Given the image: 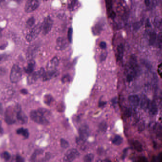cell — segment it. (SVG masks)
I'll list each match as a JSON object with an SVG mask.
<instances>
[{
    "mask_svg": "<svg viewBox=\"0 0 162 162\" xmlns=\"http://www.w3.org/2000/svg\"><path fill=\"white\" fill-rule=\"evenodd\" d=\"M30 117L33 121L39 124L47 125L49 123L46 116H44L38 110L32 111L30 113Z\"/></svg>",
    "mask_w": 162,
    "mask_h": 162,
    "instance_id": "obj_1",
    "label": "cell"
},
{
    "mask_svg": "<svg viewBox=\"0 0 162 162\" xmlns=\"http://www.w3.org/2000/svg\"><path fill=\"white\" fill-rule=\"evenodd\" d=\"M22 75V70L17 65H14L12 67L10 76V81L12 83H17L19 82Z\"/></svg>",
    "mask_w": 162,
    "mask_h": 162,
    "instance_id": "obj_2",
    "label": "cell"
},
{
    "mask_svg": "<svg viewBox=\"0 0 162 162\" xmlns=\"http://www.w3.org/2000/svg\"><path fill=\"white\" fill-rule=\"evenodd\" d=\"M42 31V24L39 23L35 26L26 36V40L30 42L34 40Z\"/></svg>",
    "mask_w": 162,
    "mask_h": 162,
    "instance_id": "obj_3",
    "label": "cell"
},
{
    "mask_svg": "<svg viewBox=\"0 0 162 162\" xmlns=\"http://www.w3.org/2000/svg\"><path fill=\"white\" fill-rule=\"evenodd\" d=\"M80 156L79 151L75 148L69 149L64 157V162H73Z\"/></svg>",
    "mask_w": 162,
    "mask_h": 162,
    "instance_id": "obj_4",
    "label": "cell"
},
{
    "mask_svg": "<svg viewBox=\"0 0 162 162\" xmlns=\"http://www.w3.org/2000/svg\"><path fill=\"white\" fill-rule=\"evenodd\" d=\"M15 117L18 121L22 124H25L28 121V117L22 111L19 105H17L14 108Z\"/></svg>",
    "mask_w": 162,
    "mask_h": 162,
    "instance_id": "obj_5",
    "label": "cell"
},
{
    "mask_svg": "<svg viewBox=\"0 0 162 162\" xmlns=\"http://www.w3.org/2000/svg\"><path fill=\"white\" fill-rule=\"evenodd\" d=\"M53 25V21L50 16L46 17L42 24V32L43 35L47 34L51 30Z\"/></svg>",
    "mask_w": 162,
    "mask_h": 162,
    "instance_id": "obj_6",
    "label": "cell"
},
{
    "mask_svg": "<svg viewBox=\"0 0 162 162\" xmlns=\"http://www.w3.org/2000/svg\"><path fill=\"white\" fill-rule=\"evenodd\" d=\"M39 5V0H28L25 4V11L27 13H31L35 11Z\"/></svg>",
    "mask_w": 162,
    "mask_h": 162,
    "instance_id": "obj_7",
    "label": "cell"
},
{
    "mask_svg": "<svg viewBox=\"0 0 162 162\" xmlns=\"http://www.w3.org/2000/svg\"><path fill=\"white\" fill-rule=\"evenodd\" d=\"M14 114V109H12L11 108H8L6 109L4 114V119L6 123L9 125H11L15 123Z\"/></svg>",
    "mask_w": 162,
    "mask_h": 162,
    "instance_id": "obj_8",
    "label": "cell"
},
{
    "mask_svg": "<svg viewBox=\"0 0 162 162\" xmlns=\"http://www.w3.org/2000/svg\"><path fill=\"white\" fill-rule=\"evenodd\" d=\"M45 71L44 68H42L39 71L32 73L30 74L29 76L28 77V83L32 84L33 82L36 81L40 78H42L43 75L45 73Z\"/></svg>",
    "mask_w": 162,
    "mask_h": 162,
    "instance_id": "obj_9",
    "label": "cell"
},
{
    "mask_svg": "<svg viewBox=\"0 0 162 162\" xmlns=\"http://www.w3.org/2000/svg\"><path fill=\"white\" fill-rule=\"evenodd\" d=\"M67 46V42L66 39L64 38L59 37L56 40L55 48L57 51H62L66 49Z\"/></svg>",
    "mask_w": 162,
    "mask_h": 162,
    "instance_id": "obj_10",
    "label": "cell"
},
{
    "mask_svg": "<svg viewBox=\"0 0 162 162\" xmlns=\"http://www.w3.org/2000/svg\"><path fill=\"white\" fill-rule=\"evenodd\" d=\"M80 139L83 141H85L89 135V129L86 125L81 126L79 129Z\"/></svg>",
    "mask_w": 162,
    "mask_h": 162,
    "instance_id": "obj_11",
    "label": "cell"
},
{
    "mask_svg": "<svg viewBox=\"0 0 162 162\" xmlns=\"http://www.w3.org/2000/svg\"><path fill=\"white\" fill-rule=\"evenodd\" d=\"M59 63V58L57 56L53 57L47 64V70H56Z\"/></svg>",
    "mask_w": 162,
    "mask_h": 162,
    "instance_id": "obj_12",
    "label": "cell"
},
{
    "mask_svg": "<svg viewBox=\"0 0 162 162\" xmlns=\"http://www.w3.org/2000/svg\"><path fill=\"white\" fill-rule=\"evenodd\" d=\"M58 74V72L56 70H48L46 72L42 79L43 81H47L52 79Z\"/></svg>",
    "mask_w": 162,
    "mask_h": 162,
    "instance_id": "obj_13",
    "label": "cell"
},
{
    "mask_svg": "<svg viewBox=\"0 0 162 162\" xmlns=\"http://www.w3.org/2000/svg\"><path fill=\"white\" fill-rule=\"evenodd\" d=\"M128 101L132 107L136 108L139 104L140 99L138 95H132L128 97Z\"/></svg>",
    "mask_w": 162,
    "mask_h": 162,
    "instance_id": "obj_14",
    "label": "cell"
},
{
    "mask_svg": "<svg viewBox=\"0 0 162 162\" xmlns=\"http://www.w3.org/2000/svg\"><path fill=\"white\" fill-rule=\"evenodd\" d=\"M141 108L144 110H146L148 108L149 101L147 97L145 95H143L139 101Z\"/></svg>",
    "mask_w": 162,
    "mask_h": 162,
    "instance_id": "obj_15",
    "label": "cell"
},
{
    "mask_svg": "<svg viewBox=\"0 0 162 162\" xmlns=\"http://www.w3.org/2000/svg\"><path fill=\"white\" fill-rule=\"evenodd\" d=\"M106 5L107 9V11L109 14L110 17L113 19L115 17V13L112 10V0H105Z\"/></svg>",
    "mask_w": 162,
    "mask_h": 162,
    "instance_id": "obj_16",
    "label": "cell"
},
{
    "mask_svg": "<svg viewBox=\"0 0 162 162\" xmlns=\"http://www.w3.org/2000/svg\"><path fill=\"white\" fill-rule=\"evenodd\" d=\"M35 67V62L33 59L30 60L27 66L25 68V71L28 74H31L33 73V71Z\"/></svg>",
    "mask_w": 162,
    "mask_h": 162,
    "instance_id": "obj_17",
    "label": "cell"
},
{
    "mask_svg": "<svg viewBox=\"0 0 162 162\" xmlns=\"http://www.w3.org/2000/svg\"><path fill=\"white\" fill-rule=\"evenodd\" d=\"M38 50V47L35 45L30 46L28 50L27 53V57L30 60H32V58L34 56L36 52Z\"/></svg>",
    "mask_w": 162,
    "mask_h": 162,
    "instance_id": "obj_18",
    "label": "cell"
},
{
    "mask_svg": "<svg viewBox=\"0 0 162 162\" xmlns=\"http://www.w3.org/2000/svg\"><path fill=\"white\" fill-rule=\"evenodd\" d=\"M150 112L153 115H156L158 112V109L156 102L154 101H150L148 108Z\"/></svg>",
    "mask_w": 162,
    "mask_h": 162,
    "instance_id": "obj_19",
    "label": "cell"
},
{
    "mask_svg": "<svg viewBox=\"0 0 162 162\" xmlns=\"http://www.w3.org/2000/svg\"><path fill=\"white\" fill-rule=\"evenodd\" d=\"M17 133L19 135H21L23 136L26 139H28L29 137V133L27 129H25L23 128H20L17 130Z\"/></svg>",
    "mask_w": 162,
    "mask_h": 162,
    "instance_id": "obj_20",
    "label": "cell"
},
{
    "mask_svg": "<svg viewBox=\"0 0 162 162\" xmlns=\"http://www.w3.org/2000/svg\"><path fill=\"white\" fill-rule=\"evenodd\" d=\"M43 101L46 105L50 106L53 103L54 100L53 97L50 94H46L44 97Z\"/></svg>",
    "mask_w": 162,
    "mask_h": 162,
    "instance_id": "obj_21",
    "label": "cell"
},
{
    "mask_svg": "<svg viewBox=\"0 0 162 162\" xmlns=\"http://www.w3.org/2000/svg\"><path fill=\"white\" fill-rule=\"evenodd\" d=\"M124 46L122 44H120L117 47V54L118 58L119 60H121L122 58L124 55Z\"/></svg>",
    "mask_w": 162,
    "mask_h": 162,
    "instance_id": "obj_22",
    "label": "cell"
},
{
    "mask_svg": "<svg viewBox=\"0 0 162 162\" xmlns=\"http://www.w3.org/2000/svg\"><path fill=\"white\" fill-rule=\"evenodd\" d=\"M133 145L135 149L139 152H141L143 151V147L141 143L138 140H135L133 142Z\"/></svg>",
    "mask_w": 162,
    "mask_h": 162,
    "instance_id": "obj_23",
    "label": "cell"
},
{
    "mask_svg": "<svg viewBox=\"0 0 162 162\" xmlns=\"http://www.w3.org/2000/svg\"><path fill=\"white\" fill-rule=\"evenodd\" d=\"M123 142V139L119 136L117 135L115 136L113 139L112 143L117 145H119L121 144Z\"/></svg>",
    "mask_w": 162,
    "mask_h": 162,
    "instance_id": "obj_24",
    "label": "cell"
},
{
    "mask_svg": "<svg viewBox=\"0 0 162 162\" xmlns=\"http://www.w3.org/2000/svg\"><path fill=\"white\" fill-rule=\"evenodd\" d=\"M94 157V155L93 154H88L84 156V162H93Z\"/></svg>",
    "mask_w": 162,
    "mask_h": 162,
    "instance_id": "obj_25",
    "label": "cell"
},
{
    "mask_svg": "<svg viewBox=\"0 0 162 162\" xmlns=\"http://www.w3.org/2000/svg\"><path fill=\"white\" fill-rule=\"evenodd\" d=\"M99 130L102 132H106L107 129V123L105 122H101L99 126Z\"/></svg>",
    "mask_w": 162,
    "mask_h": 162,
    "instance_id": "obj_26",
    "label": "cell"
},
{
    "mask_svg": "<svg viewBox=\"0 0 162 162\" xmlns=\"http://www.w3.org/2000/svg\"><path fill=\"white\" fill-rule=\"evenodd\" d=\"M156 35L155 32H153L151 33L150 37L149 43L151 45L153 46L155 44L156 40Z\"/></svg>",
    "mask_w": 162,
    "mask_h": 162,
    "instance_id": "obj_27",
    "label": "cell"
},
{
    "mask_svg": "<svg viewBox=\"0 0 162 162\" xmlns=\"http://www.w3.org/2000/svg\"><path fill=\"white\" fill-rule=\"evenodd\" d=\"M60 145L64 149H66L69 146V144L68 142L64 139H60Z\"/></svg>",
    "mask_w": 162,
    "mask_h": 162,
    "instance_id": "obj_28",
    "label": "cell"
},
{
    "mask_svg": "<svg viewBox=\"0 0 162 162\" xmlns=\"http://www.w3.org/2000/svg\"><path fill=\"white\" fill-rule=\"evenodd\" d=\"M35 19L34 17H31L26 22V26L28 28L32 27L35 24Z\"/></svg>",
    "mask_w": 162,
    "mask_h": 162,
    "instance_id": "obj_29",
    "label": "cell"
},
{
    "mask_svg": "<svg viewBox=\"0 0 162 162\" xmlns=\"http://www.w3.org/2000/svg\"><path fill=\"white\" fill-rule=\"evenodd\" d=\"M124 114L125 116H126L127 117H130L131 116L132 114V110L130 108H127L125 110V112H124Z\"/></svg>",
    "mask_w": 162,
    "mask_h": 162,
    "instance_id": "obj_30",
    "label": "cell"
},
{
    "mask_svg": "<svg viewBox=\"0 0 162 162\" xmlns=\"http://www.w3.org/2000/svg\"><path fill=\"white\" fill-rule=\"evenodd\" d=\"M72 35H73V29L71 28H69L68 32V39L70 43L72 42Z\"/></svg>",
    "mask_w": 162,
    "mask_h": 162,
    "instance_id": "obj_31",
    "label": "cell"
},
{
    "mask_svg": "<svg viewBox=\"0 0 162 162\" xmlns=\"http://www.w3.org/2000/svg\"><path fill=\"white\" fill-rule=\"evenodd\" d=\"M2 156H3V157L4 158V159L6 160H9L10 158H11V155L10 154L7 152H5L3 153V155H2Z\"/></svg>",
    "mask_w": 162,
    "mask_h": 162,
    "instance_id": "obj_32",
    "label": "cell"
},
{
    "mask_svg": "<svg viewBox=\"0 0 162 162\" xmlns=\"http://www.w3.org/2000/svg\"><path fill=\"white\" fill-rule=\"evenodd\" d=\"M145 124L144 123V122H140L138 126V130L139 132H142L145 129Z\"/></svg>",
    "mask_w": 162,
    "mask_h": 162,
    "instance_id": "obj_33",
    "label": "cell"
},
{
    "mask_svg": "<svg viewBox=\"0 0 162 162\" xmlns=\"http://www.w3.org/2000/svg\"><path fill=\"white\" fill-rule=\"evenodd\" d=\"M57 108V111L59 112H63V111L65 110L64 105L62 103H61V104H59V105H58Z\"/></svg>",
    "mask_w": 162,
    "mask_h": 162,
    "instance_id": "obj_34",
    "label": "cell"
},
{
    "mask_svg": "<svg viewBox=\"0 0 162 162\" xmlns=\"http://www.w3.org/2000/svg\"><path fill=\"white\" fill-rule=\"evenodd\" d=\"M70 79V77L69 75L67 74L63 76L62 80L63 83H67V82H69Z\"/></svg>",
    "mask_w": 162,
    "mask_h": 162,
    "instance_id": "obj_35",
    "label": "cell"
},
{
    "mask_svg": "<svg viewBox=\"0 0 162 162\" xmlns=\"http://www.w3.org/2000/svg\"><path fill=\"white\" fill-rule=\"evenodd\" d=\"M141 22H138L135 23L133 25V28L134 30H138L139 28L141 26Z\"/></svg>",
    "mask_w": 162,
    "mask_h": 162,
    "instance_id": "obj_36",
    "label": "cell"
},
{
    "mask_svg": "<svg viewBox=\"0 0 162 162\" xmlns=\"http://www.w3.org/2000/svg\"><path fill=\"white\" fill-rule=\"evenodd\" d=\"M107 52H104V53H103L101 54V56H100V60L101 62L104 61L106 58L107 57Z\"/></svg>",
    "mask_w": 162,
    "mask_h": 162,
    "instance_id": "obj_37",
    "label": "cell"
},
{
    "mask_svg": "<svg viewBox=\"0 0 162 162\" xmlns=\"http://www.w3.org/2000/svg\"><path fill=\"white\" fill-rule=\"evenodd\" d=\"M77 2V0H72L71 1V3L69 5V8L70 9H73L75 5L76 4V3Z\"/></svg>",
    "mask_w": 162,
    "mask_h": 162,
    "instance_id": "obj_38",
    "label": "cell"
},
{
    "mask_svg": "<svg viewBox=\"0 0 162 162\" xmlns=\"http://www.w3.org/2000/svg\"><path fill=\"white\" fill-rule=\"evenodd\" d=\"M16 162H24V159L19 155H18L16 157Z\"/></svg>",
    "mask_w": 162,
    "mask_h": 162,
    "instance_id": "obj_39",
    "label": "cell"
},
{
    "mask_svg": "<svg viewBox=\"0 0 162 162\" xmlns=\"http://www.w3.org/2000/svg\"><path fill=\"white\" fill-rule=\"evenodd\" d=\"M51 154L49 152L48 153H46V155L45 156V157H44V160L45 161H48V160H49L51 158Z\"/></svg>",
    "mask_w": 162,
    "mask_h": 162,
    "instance_id": "obj_40",
    "label": "cell"
},
{
    "mask_svg": "<svg viewBox=\"0 0 162 162\" xmlns=\"http://www.w3.org/2000/svg\"><path fill=\"white\" fill-rule=\"evenodd\" d=\"M100 47L101 49H105L107 47V44L104 41H102L100 43Z\"/></svg>",
    "mask_w": 162,
    "mask_h": 162,
    "instance_id": "obj_41",
    "label": "cell"
},
{
    "mask_svg": "<svg viewBox=\"0 0 162 162\" xmlns=\"http://www.w3.org/2000/svg\"><path fill=\"white\" fill-rule=\"evenodd\" d=\"M158 72L160 76L162 78V63L158 66Z\"/></svg>",
    "mask_w": 162,
    "mask_h": 162,
    "instance_id": "obj_42",
    "label": "cell"
},
{
    "mask_svg": "<svg viewBox=\"0 0 162 162\" xmlns=\"http://www.w3.org/2000/svg\"><path fill=\"white\" fill-rule=\"evenodd\" d=\"M128 148H125L123 151V154H122V159H124L126 156V155H127V152H128Z\"/></svg>",
    "mask_w": 162,
    "mask_h": 162,
    "instance_id": "obj_43",
    "label": "cell"
},
{
    "mask_svg": "<svg viewBox=\"0 0 162 162\" xmlns=\"http://www.w3.org/2000/svg\"><path fill=\"white\" fill-rule=\"evenodd\" d=\"M139 162H148V161L145 157L141 156L139 158Z\"/></svg>",
    "mask_w": 162,
    "mask_h": 162,
    "instance_id": "obj_44",
    "label": "cell"
},
{
    "mask_svg": "<svg viewBox=\"0 0 162 162\" xmlns=\"http://www.w3.org/2000/svg\"><path fill=\"white\" fill-rule=\"evenodd\" d=\"M157 46L159 48H161L162 47V39L160 38H158L157 40Z\"/></svg>",
    "mask_w": 162,
    "mask_h": 162,
    "instance_id": "obj_45",
    "label": "cell"
},
{
    "mask_svg": "<svg viewBox=\"0 0 162 162\" xmlns=\"http://www.w3.org/2000/svg\"><path fill=\"white\" fill-rule=\"evenodd\" d=\"M3 107L2 105V104L0 103V114L3 115Z\"/></svg>",
    "mask_w": 162,
    "mask_h": 162,
    "instance_id": "obj_46",
    "label": "cell"
},
{
    "mask_svg": "<svg viewBox=\"0 0 162 162\" xmlns=\"http://www.w3.org/2000/svg\"><path fill=\"white\" fill-rule=\"evenodd\" d=\"M3 133V130L1 126V122L0 121V136H1Z\"/></svg>",
    "mask_w": 162,
    "mask_h": 162,
    "instance_id": "obj_47",
    "label": "cell"
},
{
    "mask_svg": "<svg viewBox=\"0 0 162 162\" xmlns=\"http://www.w3.org/2000/svg\"><path fill=\"white\" fill-rule=\"evenodd\" d=\"M158 162H162V152H161L158 156Z\"/></svg>",
    "mask_w": 162,
    "mask_h": 162,
    "instance_id": "obj_48",
    "label": "cell"
},
{
    "mask_svg": "<svg viewBox=\"0 0 162 162\" xmlns=\"http://www.w3.org/2000/svg\"><path fill=\"white\" fill-rule=\"evenodd\" d=\"M6 58V56L4 55H0V62L4 61V60Z\"/></svg>",
    "mask_w": 162,
    "mask_h": 162,
    "instance_id": "obj_49",
    "label": "cell"
},
{
    "mask_svg": "<svg viewBox=\"0 0 162 162\" xmlns=\"http://www.w3.org/2000/svg\"><path fill=\"white\" fill-rule=\"evenodd\" d=\"M21 92L23 94H26L28 93V91L26 89H22L21 91Z\"/></svg>",
    "mask_w": 162,
    "mask_h": 162,
    "instance_id": "obj_50",
    "label": "cell"
},
{
    "mask_svg": "<svg viewBox=\"0 0 162 162\" xmlns=\"http://www.w3.org/2000/svg\"><path fill=\"white\" fill-rule=\"evenodd\" d=\"M105 104V103L104 102H99V107H102Z\"/></svg>",
    "mask_w": 162,
    "mask_h": 162,
    "instance_id": "obj_51",
    "label": "cell"
},
{
    "mask_svg": "<svg viewBox=\"0 0 162 162\" xmlns=\"http://www.w3.org/2000/svg\"><path fill=\"white\" fill-rule=\"evenodd\" d=\"M11 0V1H14L15 2H20L22 1V0Z\"/></svg>",
    "mask_w": 162,
    "mask_h": 162,
    "instance_id": "obj_52",
    "label": "cell"
},
{
    "mask_svg": "<svg viewBox=\"0 0 162 162\" xmlns=\"http://www.w3.org/2000/svg\"><path fill=\"white\" fill-rule=\"evenodd\" d=\"M4 70L3 69H1V68H0V74H2L3 73L2 72H1L2 71V72H4Z\"/></svg>",
    "mask_w": 162,
    "mask_h": 162,
    "instance_id": "obj_53",
    "label": "cell"
},
{
    "mask_svg": "<svg viewBox=\"0 0 162 162\" xmlns=\"http://www.w3.org/2000/svg\"><path fill=\"white\" fill-rule=\"evenodd\" d=\"M111 162V161H108H108H107V162Z\"/></svg>",
    "mask_w": 162,
    "mask_h": 162,
    "instance_id": "obj_54",
    "label": "cell"
},
{
    "mask_svg": "<svg viewBox=\"0 0 162 162\" xmlns=\"http://www.w3.org/2000/svg\"></svg>",
    "mask_w": 162,
    "mask_h": 162,
    "instance_id": "obj_55",
    "label": "cell"
}]
</instances>
